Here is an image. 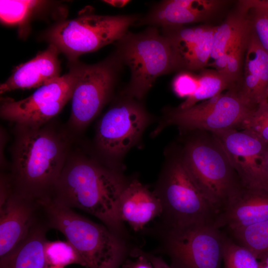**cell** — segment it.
Instances as JSON below:
<instances>
[{"instance_id": "1", "label": "cell", "mask_w": 268, "mask_h": 268, "mask_svg": "<svg viewBox=\"0 0 268 268\" xmlns=\"http://www.w3.org/2000/svg\"><path fill=\"white\" fill-rule=\"evenodd\" d=\"M50 122L39 127L15 125L7 174L13 192L23 197H50L70 153L69 138Z\"/></svg>"}, {"instance_id": "2", "label": "cell", "mask_w": 268, "mask_h": 268, "mask_svg": "<svg viewBox=\"0 0 268 268\" xmlns=\"http://www.w3.org/2000/svg\"><path fill=\"white\" fill-rule=\"evenodd\" d=\"M128 182L113 167L103 165L81 153H69L52 195L70 208L95 216L118 236L125 230L118 215V204Z\"/></svg>"}, {"instance_id": "3", "label": "cell", "mask_w": 268, "mask_h": 268, "mask_svg": "<svg viewBox=\"0 0 268 268\" xmlns=\"http://www.w3.org/2000/svg\"><path fill=\"white\" fill-rule=\"evenodd\" d=\"M50 229L61 232L87 268H119L127 253L123 238L106 226L79 215L47 197L38 199Z\"/></svg>"}, {"instance_id": "4", "label": "cell", "mask_w": 268, "mask_h": 268, "mask_svg": "<svg viewBox=\"0 0 268 268\" xmlns=\"http://www.w3.org/2000/svg\"><path fill=\"white\" fill-rule=\"evenodd\" d=\"M187 132L191 134L180 150L182 158L218 216L245 187L212 132L203 130Z\"/></svg>"}, {"instance_id": "5", "label": "cell", "mask_w": 268, "mask_h": 268, "mask_svg": "<svg viewBox=\"0 0 268 268\" xmlns=\"http://www.w3.org/2000/svg\"><path fill=\"white\" fill-rule=\"evenodd\" d=\"M117 42L116 53L131 71L125 90L129 97L141 99L158 77L178 69L169 42L156 26L137 33L128 31Z\"/></svg>"}, {"instance_id": "6", "label": "cell", "mask_w": 268, "mask_h": 268, "mask_svg": "<svg viewBox=\"0 0 268 268\" xmlns=\"http://www.w3.org/2000/svg\"><path fill=\"white\" fill-rule=\"evenodd\" d=\"M163 206L166 226L213 224L217 213L195 181L180 150L172 155L154 192Z\"/></svg>"}, {"instance_id": "7", "label": "cell", "mask_w": 268, "mask_h": 268, "mask_svg": "<svg viewBox=\"0 0 268 268\" xmlns=\"http://www.w3.org/2000/svg\"><path fill=\"white\" fill-rule=\"evenodd\" d=\"M139 19L134 15L86 14L58 23L47 32L46 38L70 62H75L81 55L117 42Z\"/></svg>"}, {"instance_id": "8", "label": "cell", "mask_w": 268, "mask_h": 268, "mask_svg": "<svg viewBox=\"0 0 268 268\" xmlns=\"http://www.w3.org/2000/svg\"><path fill=\"white\" fill-rule=\"evenodd\" d=\"M257 107L244 99L233 86L224 94L189 108L169 110L152 134L157 135L166 127L172 125L184 132L242 129Z\"/></svg>"}, {"instance_id": "9", "label": "cell", "mask_w": 268, "mask_h": 268, "mask_svg": "<svg viewBox=\"0 0 268 268\" xmlns=\"http://www.w3.org/2000/svg\"><path fill=\"white\" fill-rule=\"evenodd\" d=\"M79 64L71 63L67 73L39 87L25 98H1V118L15 125L30 127H39L50 122L71 99Z\"/></svg>"}, {"instance_id": "10", "label": "cell", "mask_w": 268, "mask_h": 268, "mask_svg": "<svg viewBox=\"0 0 268 268\" xmlns=\"http://www.w3.org/2000/svg\"><path fill=\"white\" fill-rule=\"evenodd\" d=\"M163 238L172 268H221L223 231L213 224L166 226Z\"/></svg>"}, {"instance_id": "11", "label": "cell", "mask_w": 268, "mask_h": 268, "mask_svg": "<svg viewBox=\"0 0 268 268\" xmlns=\"http://www.w3.org/2000/svg\"><path fill=\"white\" fill-rule=\"evenodd\" d=\"M122 65L116 52L95 64H79L68 121L72 130L81 132L99 114L112 93Z\"/></svg>"}, {"instance_id": "12", "label": "cell", "mask_w": 268, "mask_h": 268, "mask_svg": "<svg viewBox=\"0 0 268 268\" xmlns=\"http://www.w3.org/2000/svg\"><path fill=\"white\" fill-rule=\"evenodd\" d=\"M149 121L143 107L126 95L100 120L95 136L98 150L110 160L120 159L137 143Z\"/></svg>"}, {"instance_id": "13", "label": "cell", "mask_w": 268, "mask_h": 268, "mask_svg": "<svg viewBox=\"0 0 268 268\" xmlns=\"http://www.w3.org/2000/svg\"><path fill=\"white\" fill-rule=\"evenodd\" d=\"M212 133L223 147L244 187L268 191V180L262 165L268 144L247 129Z\"/></svg>"}, {"instance_id": "14", "label": "cell", "mask_w": 268, "mask_h": 268, "mask_svg": "<svg viewBox=\"0 0 268 268\" xmlns=\"http://www.w3.org/2000/svg\"><path fill=\"white\" fill-rule=\"evenodd\" d=\"M41 217L38 200L23 197L13 191L0 202V259L16 247Z\"/></svg>"}, {"instance_id": "15", "label": "cell", "mask_w": 268, "mask_h": 268, "mask_svg": "<svg viewBox=\"0 0 268 268\" xmlns=\"http://www.w3.org/2000/svg\"><path fill=\"white\" fill-rule=\"evenodd\" d=\"M215 27L203 25L162 28V33L169 42L173 51L178 69L195 70L207 65Z\"/></svg>"}, {"instance_id": "16", "label": "cell", "mask_w": 268, "mask_h": 268, "mask_svg": "<svg viewBox=\"0 0 268 268\" xmlns=\"http://www.w3.org/2000/svg\"><path fill=\"white\" fill-rule=\"evenodd\" d=\"M222 3V1L215 0H164L139 18L136 25L164 28L200 22L210 18Z\"/></svg>"}, {"instance_id": "17", "label": "cell", "mask_w": 268, "mask_h": 268, "mask_svg": "<svg viewBox=\"0 0 268 268\" xmlns=\"http://www.w3.org/2000/svg\"><path fill=\"white\" fill-rule=\"evenodd\" d=\"M268 219V191L244 188L228 202L213 225L227 230L247 227Z\"/></svg>"}, {"instance_id": "18", "label": "cell", "mask_w": 268, "mask_h": 268, "mask_svg": "<svg viewBox=\"0 0 268 268\" xmlns=\"http://www.w3.org/2000/svg\"><path fill=\"white\" fill-rule=\"evenodd\" d=\"M59 51L50 44L31 60L17 67L0 86V93L18 89L40 87L60 77Z\"/></svg>"}, {"instance_id": "19", "label": "cell", "mask_w": 268, "mask_h": 268, "mask_svg": "<svg viewBox=\"0 0 268 268\" xmlns=\"http://www.w3.org/2000/svg\"><path fill=\"white\" fill-rule=\"evenodd\" d=\"M163 206L154 192L137 180L129 182L120 198L118 215L120 220L129 223L138 231L157 216L162 215Z\"/></svg>"}, {"instance_id": "20", "label": "cell", "mask_w": 268, "mask_h": 268, "mask_svg": "<svg viewBox=\"0 0 268 268\" xmlns=\"http://www.w3.org/2000/svg\"><path fill=\"white\" fill-rule=\"evenodd\" d=\"M243 80L235 86L239 94L255 106L268 99V54L260 45L251 28L246 47Z\"/></svg>"}, {"instance_id": "21", "label": "cell", "mask_w": 268, "mask_h": 268, "mask_svg": "<svg viewBox=\"0 0 268 268\" xmlns=\"http://www.w3.org/2000/svg\"><path fill=\"white\" fill-rule=\"evenodd\" d=\"M49 229L41 216L16 247L0 259V268H46L44 246Z\"/></svg>"}, {"instance_id": "22", "label": "cell", "mask_w": 268, "mask_h": 268, "mask_svg": "<svg viewBox=\"0 0 268 268\" xmlns=\"http://www.w3.org/2000/svg\"><path fill=\"white\" fill-rule=\"evenodd\" d=\"M246 13L240 10L230 15L220 25L216 26L214 32L210 58L213 60L226 53L232 44L241 36L251 29Z\"/></svg>"}, {"instance_id": "23", "label": "cell", "mask_w": 268, "mask_h": 268, "mask_svg": "<svg viewBox=\"0 0 268 268\" xmlns=\"http://www.w3.org/2000/svg\"><path fill=\"white\" fill-rule=\"evenodd\" d=\"M227 233L237 244L251 251L258 259L268 252V219Z\"/></svg>"}, {"instance_id": "24", "label": "cell", "mask_w": 268, "mask_h": 268, "mask_svg": "<svg viewBox=\"0 0 268 268\" xmlns=\"http://www.w3.org/2000/svg\"><path fill=\"white\" fill-rule=\"evenodd\" d=\"M198 77V86L197 90L178 108H189L200 101L210 99L221 94L224 89L233 87L216 70H203Z\"/></svg>"}, {"instance_id": "25", "label": "cell", "mask_w": 268, "mask_h": 268, "mask_svg": "<svg viewBox=\"0 0 268 268\" xmlns=\"http://www.w3.org/2000/svg\"><path fill=\"white\" fill-rule=\"evenodd\" d=\"M222 260L224 268H259V262L246 247L235 242L223 231Z\"/></svg>"}, {"instance_id": "26", "label": "cell", "mask_w": 268, "mask_h": 268, "mask_svg": "<svg viewBox=\"0 0 268 268\" xmlns=\"http://www.w3.org/2000/svg\"><path fill=\"white\" fill-rule=\"evenodd\" d=\"M48 265L64 267L71 264H85L76 249L67 241H47L44 246Z\"/></svg>"}, {"instance_id": "27", "label": "cell", "mask_w": 268, "mask_h": 268, "mask_svg": "<svg viewBox=\"0 0 268 268\" xmlns=\"http://www.w3.org/2000/svg\"><path fill=\"white\" fill-rule=\"evenodd\" d=\"M43 3L40 0H0L1 21L7 24L21 23Z\"/></svg>"}, {"instance_id": "28", "label": "cell", "mask_w": 268, "mask_h": 268, "mask_svg": "<svg viewBox=\"0 0 268 268\" xmlns=\"http://www.w3.org/2000/svg\"><path fill=\"white\" fill-rule=\"evenodd\" d=\"M251 32V29L238 38L227 52L228 53V58L224 78L232 86L238 79L242 55L247 45Z\"/></svg>"}, {"instance_id": "29", "label": "cell", "mask_w": 268, "mask_h": 268, "mask_svg": "<svg viewBox=\"0 0 268 268\" xmlns=\"http://www.w3.org/2000/svg\"><path fill=\"white\" fill-rule=\"evenodd\" d=\"M242 129L252 131L268 144V99L258 105Z\"/></svg>"}, {"instance_id": "30", "label": "cell", "mask_w": 268, "mask_h": 268, "mask_svg": "<svg viewBox=\"0 0 268 268\" xmlns=\"http://www.w3.org/2000/svg\"><path fill=\"white\" fill-rule=\"evenodd\" d=\"M249 10L252 12L251 18L249 20L252 30L261 46L268 54V11L261 8Z\"/></svg>"}, {"instance_id": "31", "label": "cell", "mask_w": 268, "mask_h": 268, "mask_svg": "<svg viewBox=\"0 0 268 268\" xmlns=\"http://www.w3.org/2000/svg\"><path fill=\"white\" fill-rule=\"evenodd\" d=\"M198 86V77L188 72L177 74L173 82V89L180 97L188 98L193 95Z\"/></svg>"}, {"instance_id": "32", "label": "cell", "mask_w": 268, "mask_h": 268, "mask_svg": "<svg viewBox=\"0 0 268 268\" xmlns=\"http://www.w3.org/2000/svg\"><path fill=\"white\" fill-rule=\"evenodd\" d=\"M133 256L136 257L134 261L127 260L123 263L124 268H154L149 260L145 256L144 253L134 252Z\"/></svg>"}, {"instance_id": "33", "label": "cell", "mask_w": 268, "mask_h": 268, "mask_svg": "<svg viewBox=\"0 0 268 268\" xmlns=\"http://www.w3.org/2000/svg\"><path fill=\"white\" fill-rule=\"evenodd\" d=\"M240 10L247 12L254 8H261L268 11V0H247L240 2Z\"/></svg>"}, {"instance_id": "34", "label": "cell", "mask_w": 268, "mask_h": 268, "mask_svg": "<svg viewBox=\"0 0 268 268\" xmlns=\"http://www.w3.org/2000/svg\"><path fill=\"white\" fill-rule=\"evenodd\" d=\"M228 58V53H225L218 56L213 60V62L207 64V65L214 67L216 69V71L224 78L227 67Z\"/></svg>"}, {"instance_id": "35", "label": "cell", "mask_w": 268, "mask_h": 268, "mask_svg": "<svg viewBox=\"0 0 268 268\" xmlns=\"http://www.w3.org/2000/svg\"><path fill=\"white\" fill-rule=\"evenodd\" d=\"M144 254L151 262L154 268H172L162 258L152 255Z\"/></svg>"}, {"instance_id": "36", "label": "cell", "mask_w": 268, "mask_h": 268, "mask_svg": "<svg viewBox=\"0 0 268 268\" xmlns=\"http://www.w3.org/2000/svg\"><path fill=\"white\" fill-rule=\"evenodd\" d=\"M259 268H268V252L262 255L259 258Z\"/></svg>"}, {"instance_id": "37", "label": "cell", "mask_w": 268, "mask_h": 268, "mask_svg": "<svg viewBox=\"0 0 268 268\" xmlns=\"http://www.w3.org/2000/svg\"><path fill=\"white\" fill-rule=\"evenodd\" d=\"M105 1L114 6L122 7L126 5L129 2V0H105Z\"/></svg>"}, {"instance_id": "38", "label": "cell", "mask_w": 268, "mask_h": 268, "mask_svg": "<svg viewBox=\"0 0 268 268\" xmlns=\"http://www.w3.org/2000/svg\"><path fill=\"white\" fill-rule=\"evenodd\" d=\"M262 165L264 172L268 180V149L264 155Z\"/></svg>"}, {"instance_id": "39", "label": "cell", "mask_w": 268, "mask_h": 268, "mask_svg": "<svg viewBox=\"0 0 268 268\" xmlns=\"http://www.w3.org/2000/svg\"><path fill=\"white\" fill-rule=\"evenodd\" d=\"M46 268H64V267L48 265Z\"/></svg>"}, {"instance_id": "40", "label": "cell", "mask_w": 268, "mask_h": 268, "mask_svg": "<svg viewBox=\"0 0 268 268\" xmlns=\"http://www.w3.org/2000/svg\"><path fill=\"white\" fill-rule=\"evenodd\" d=\"M267 96H268V91H267Z\"/></svg>"}]
</instances>
